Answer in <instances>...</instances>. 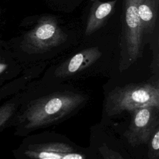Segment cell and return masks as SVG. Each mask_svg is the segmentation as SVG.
Here are the masks:
<instances>
[{"label":"cell","mask_w":159,"mask_h":159,"mask_svg":"<svg viewBox=\"0 0 159 159\" xmlns=\"http://www.w3.org/2000/svg\"><path fill=\"white\" fill-rule=\"evenodd\" d=\"M159 108L148 106L130 112L131 121L125 133L127 142L132 146L147 143L154 130L159 126Z\"/></svg>","instance_id":"5"},{"label":"cell","mask_w":159,"mask_h":159,"mask_svg":"<svg viewBox=\"0 0 159 159\" xmlns=\"http://www.w3.org/2000/svg\"><path fill=\"white\" fill-rule=\"evenodd\" d=\"M68 35L59 26L56 17L43 16L24 36L22 46L30 53H42L65 43Z\"/></svg>","instance_id":"3"},{"label":"cell","mask_w":159,"mask_h":159,"mask_svg":"<svg viewBox=\"0 0 159 159\" xmlns=\"http://www.w3.org/2000/svg\"><path fill=\"white\" fill-rule=\"evenodd\" d=\"M30 159H86L85 155L65 142L35 144L25 151Z\"/></svg>","instance_id":"6"},{"label":"cell","mask_w":159,"mask_h":159,"mask_svg":"<svg viewBox=\"0 0 159 159\" xmlns=\"http://www.w3.org/2000/svg\"><path fill=\"white\" fill-rule=\"evenodd\" d=\"M117 0L102 2L99 0L93 1L88 17L85 29V35H90L102 26L114 11Z\"/></svg>","instance_id":"8"},{"label":"cell","mask_w":159,"mask_h":159,"mask_svg":"<svg viewBox=\"0 0 159 159\" xmlns=\"http://www.w3.org/2000/svg\"><path fill=\"white\" fill-rule=\"evenodd\" d=\"M7 65L5 63H0V74L2 73L3 71H4V70L7 68Z\"/></svg>","instance_id":"13"},{"label":"cell","mask_w":159,"mask_h":159,"mask_svg":"<svg viewBox=\"0 0 159 159\" xmlns=\"http://www.w3.org/2000/svg\"><path fill=\"white\" fill-rule=\"evenodd\" d=\"M140 0H124L122 43L129 60L135 61L141 55L143 30L138 12Z\"/></svg>","instance_id":"4"},{"label":"cell","mask_w":159,"mask_h":159,"mask_svg":"<svg viewBox=\"0 0 159 159\" xmlns=\"http://www.w3.org/2000/svg\"><path fill=\"white\" fill-rule=\"evenodd\" d=\"M16 109L14 103H7L0 107V128L2 127L11 117Z\"/></svg>","instance_id":"11"},{"label":"cell","mask_w":159,"mask_h":159,"mask_svg":"<svg viewBox=\"0 0 159 159\" xmlns=\"http://www.w3.org/2000/svg\"><path fill=\"white\" fill-rule=\"evenodd\" d=\"M148 159H158L159 157V126L156 128L148 142Z\"/></svg>","instance_id":"10"},{"label":"cell","mask_w":159,"mask_h":159,"mask_svg":"<svg viewBox=\"0 0 159 159\" xmlns=\"http://www.w3.org/2000/svg\"><path fill=\"white\" fill-rule=\"evenodd\" d=\"M91 1H93H93H95V0H91Z\"/></svg>","instance_id":"14"},{"label":"cell","mask_w":159,"mask_h":159,"mask_svg":"<svg viewBox=\"0 0 159 159\" xmlns=\"http://www.w3.org/2000/svg\"><path fill=\"white\" fill-rule=\"evenodd\" d=\"M148 106L159 108L158 85L140 83L116 88L109 93L105 105L109 116Z\"/></svg>","instance_id":"2"},{"label":"cell","mask_w":159,"mask_h":159,"mask_svg":"<svg viewBox=\"0 0 159 159\" xmlns=\"http://www.w3.org/2000/svg\"><path fill=\"white\" fill-rule=\"evenodd\" d=\"M86 97L74 93H56L32 101L22 116L27 129H35L54 124L77 109Z\"/></svg>","instance_id":"1"},{"label":"cell","mask_w":159,"mask_h":159,"mask_svg":"<svg viewBox=\"0 0 159 159\" xmlns=\"http://www.w3.org/2000/svg\"><path fill=\"white\" fill-rule=\"evenodd\" d=\"M101 55L98 47L83 49L62 63L56 69L55 75L63 78L72 76L93 65Z\"/></svg>","instance_id":"7"},{"label":"cell","mask_w":159,"mask_h":159,"mask_svg":"<svg viewBox=\"0 0 159 159\" xmlns=\"http://www.w3.org/2000/svg\"><path fill=\"white\" fill-rule=\"evenodd\" d=\"M106 159H122L121 157H119V156H116L115 155L114 153H112V154H109L106 157Z\"/></svg>","instance_id":"12"},{"label":"cell","mask_w":159,"mask_h":159,"mask_svg":"<svg viewBox=\"0 0 159 159\" xmlns=\"http://www.w3.org/2000/svg\"><path fill=\"white\" fill-rule=\"evenodd\" d=\"M159 0H140L138 12L143 32L151 33L156 25Z\"/></svg>","instance_id":"9"}]
</instances>
